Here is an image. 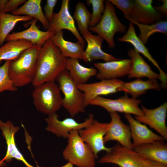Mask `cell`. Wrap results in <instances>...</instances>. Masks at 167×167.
Returning a JSON list of instances; mask_svg holds the SVG:
<instances>
[{
    "label": "cell",
    "instance_id": "1",
    "mask_svg": "<svg viewBox=\"0 0 167 167\" xmlns=\"http://www.w3.org/2000/svg\"><path fill=\"white\" fill-rule=\"evenodd\" d=\"M66 59L52 41L48 40L38 54L33 86L35 87L46 82L55 81L66 69Z\"/></svg>",
    "mask_w": 167,
    "mask_h": 167
},
{
    "label": "cell",
    "instance_id": "2",
    "mask_svg": "<svg viewBox=\"0 0 167 167\" xmlns=\"http://www.w3.org/2000/svg\"><path fill=\"white\" fill-rule=\"evenodd\" d=\"M41 47L35 45L23 51L15 60L10 61L9 75L16 88L32 83L35 78L37 59Z\"/></svg>",
    "mask_w": 167,
    "mask_h": 167
},
{
    "label": "cell",
    "instance_id": "3",
    "mask_svg": "<svg viewBox=\"0 0 167 167\" xmlns=\"http://www.w3.org/2000/svg\"><path fill=\"white\" fill-rule=\"evenodd\" d=\"M62 156L77 167H95L96 159L91 147L80 137L79 131H71Z\"/></svg>",
    "mask_w": 167,
    "mask_h": 167
},
{
    "label": "cell",
    "instance_id": "4",
    "mask_svg": "<svg viewBox=\"0 0 167 167\" xmlns=\"http://www.w3.org/2000/svg\"><path fill=\"white\" fill-rule=\"evenodd\" d=\"M56 80L60 91L64 95L62 106L73 118L85 111L84 95L70 76L66 69L58 75Z\"/></svg>",
    "mask_w": 167,
    "mask_h": 167
},
{
    "label": "cell",
    "instance_id": "5",
    "mask_svg": "<svg viewBox=\"0 0 167 167\" xmlns=\"http://www.w3.org/2000/svg\"><path fill=\"white\" fill-rule=\"evenodd\" d=\"M60 91L55 81L46 82L35 87L32 96L36 109L48 115L56 113L62 105Z\"/></svg>",
    "mask_w": 167,
    "mask_h": 167
},
{
    "label": "cell",
    "instance_id": "6",
    "mask_svg": "<svg viewBox=\"0 0 167 167\" xmlns=\"http://www.w3.org/2000/svg\"><path fill=\"white\" fill-rule=\"evenodd\" d=\"M105 9L101 20L95 26L88 29L101 36L106 41L109 47L112 49L115 46V35L118 32L126 33L127 27L118 19L115 7L109 0H105Z\"/></svg>",
    "mask_w": 167,
    "mask_h": 167
},
{
    "label": "cell",
    "instance_id": "7",
    "mask_svg": "<svg viewBox=\"0 0 167 167\" xmlns=\"http://www.w3.org/2000/svg\"><path fill=\"white\" fill-rule=\"evenodd\" d=\"M141 102L140 99L128 97L127 94L115 99L97 96L89 103V105L100 106L105 109L109 113L120 112L124 113L141 116L143 113L139 107Z\"/></svg>",
    "mask_w": 167,
    "mask_h": 167
},
{
    "label": "cell",
    "instance_id": "8",
    "mask_svg": "<svg viewBox=\"0 0 167 167\" xmlns=\"http://www.w3.org/2000/svg\"><path fill=\"white\" fill-rule=\"evenodd\" d=\"M143 157L133 149L118 143L111 148L109 152L103 156L98 162L114 164L120 167H141Z\"/></svg>",
    "mask_w": 167,
    "mask_h": 167
},
{
    "label": "cell",
    "instance_id": "9",
    "mask_svg": "<svg viewBox=\"0 0 167 167\" xmlns=\"http://www.w3.org/2000/svg\"><path fill=\"white\" fill-rule=\"evenodd\" d=\"M109 127V123H102L94 119L88 126L79 131V135L92 150L96 159L102 151L109 152L111 148L106 147L104 138Z\"/></svg>",
    "mask_w": 167,
    "mask_h": 167
},
{
    "label": "cell",
    "instance_id": "10",
    "mask_svg": "<svg viewBox=\"0 0 167 167\" xmlns=\"http://www.w3.org/2000/svg\"><path fill=\"white\" fill-rule=\"evenodd\" d=\"M94 116L92 113L88 115V118L83 122H79L73 118H67L60 120L56 113L48 115L45 120L47 124L46 130L59 137L68 138L71 131L75 130L79 131L90 125L94 120Z\"/></svg>",
    "mask_w": 167,
    "mask_h": 167
},
{
    "label": "cell",
    "instance_id": "11",
    "mask_svg": "<svg viewBox=\"0 0 167 167\" xmlns=\"http://www.w3.org/2000/svg\"><path fill=\"white\" fill-rule=\"evenodd\" d=\"M124 82L118 79H104L97 82L77 86L84 93V105L86 107L89 105L92 100L97 96L122 91V85Z\"/></svg>",
    "mask_w": 167,
    "mask_h": 167
},
{
    "label": "cell",
    "instance_id": "12",
    "mask_svg": "<svg viewBox=\"0 0 167 167\" xmlns=\"http://www.w3.org/2000/svg\"><path fill=\"white\" fill-rule=\"evenodd\" d=\"M69 0H63L60 9L57 13H54L47 31L54 34L62 29L70 31L84 46L85 41L81 36L76 28L73 17L71 15L69 11Z\"/></svg>",
    "mask_w": 167,
    "mask_h": 167
},
{
    "label": "cell",
    "instance_id": "13",
    "mask_svg": "<svg viewBox=\"0 0 167 167\" xmlns=\"http://www.w3.org/2000/svg\"><path fill=\"white\" fill-rule=\"evenodd\" d=\"M111 121L108 129L104 137L105 144L111 141H116L122 146L133 149L129 126L125 124L116 112L109 113Z\"/></svg>",
    "mask_w": 167,
    "mask_h": 167
},
{
    "label": "cell",
    "instance_id": "14",
    "mask_svg": "<svg viewBox=\"0 0 167 167\" xmlns=\"http://www.w3.org/2000/svg\"><path fill=\"white\" fill-rule=\"evenodd\" d=\"M141 109L143 114L141 116H135V118L141 123L149 125L157 131L165 140H167V127L166 124L167 102H165L153 109H148L142 105Z\"/></svg>",
    "mask_w": 167,
    "mask_h": 167
},
{
    "label": "cell",
    "instance_id": "15",
    "mask_svg": "<svg viewBox=\"0 0 167 167\" xmlns=\"http://www.w3.org/2000/svg\"><path fill=\"white\" fill-rule=\"evenodd\" d=\"M0 129L7 145L6 152L2 159V160L9 162L14 158L22 161L26 167H43L38 165L36 166L30 165L18 149L15 142V135L19 130V127L15 126L10 121L4 122L0 120Z\"/></svg>",
    "mask_w": 167,
    "mask_h": 167
},
{
    "label": "cell",
    "instance_id": "16",
    "mask_svg": "<svg viewBox=\"0 0 167 167\" xmlns=\"http://www.w3.org/2000/svg\"><path fill=\"white\" fill-rule=\"evenodd\" d=\"M97 70L96 78L100 80L118 79L129 73L132 61L131 59H120L104 62L94 63Z\"/></svg>",
    "mask_w": 167,
    "mask_h": 167
},
{
    "label": "cell",
    "instance_id": "17",
    "mask_svg": "<svg viewBox=\"0 0 167 167\" xmlns=\"http://www.w3.org/2000/svg\"><path fill=\"white\" fill-rule=\"evenodd\" d=\"M82 36L87 43L82 58L85 62L88 63L97 60H102L106 62L121 59L102 50L101 47L104 40L100 35H93L89 31Z\"/></svg>",
    "mask_w": 167,
    "mask_h": 167
},
{
    "label": "cell",
    "instance_id": "18",
    "mask_svg": "<svg viewBox=\"0 0 167 167\" xmlns=\"http://www.w3.org/2000/svg\"><path fill=\"white\" fill-rule=\"evenodd\" d=\"M124 115L129 124L133 148L156 141L165 140L160 135L152 132L145 124L134 118L131 114L124 113Z\"/></svg>",
    "mask_w": 167,
    "mask_h": 167
},
{
    "label": "cell",
    "instance_id": "19",
    "mask_svg": "<svg viewBox=\"0 0 167 167\" xmlns=\"http://www.w3.org/2000/svg\"><path fill=\"white\" fill-rule=\"evenodd\" d=\"M133 24L130 22L129 28L126 33L123 36L118 38V41L129 43L134 47V49L139 53L143 54L158 69L161 77V86L166 88L167 86V75L161 68L158 62L152 57L148 49L140 40L137 36Z\"/></svg>",
    "mask_w": 167,
    "mask_h": 167
},
{
    "label": "cell",
    "instance_id": "20",
    "mask_svg": "<svg viewBox=\"0 0 167 167\" xmlns=\"http://www.w3.org/2000/svg\"><path fill=\"white\" fill-rule=\"evenodd\" d=\"M37 22L36 19H33L29 28L22 31L9 34L5 41L24 40L41 47L54 34L48 31H44L39 30L36 25Z\"/></svg>",
    "mask_w": 167,
    "mask_h": 167
},
{
    "label": "cell",
    "instance_id": "21",
    "mask_svg": "<svg viewBox=\"0 0 167 167\" xmlns=\"http://www.w3.org/2000/svg\"><path fill=\"white\" fill-rule=\"evenodd\" d=\"M127 54L132 61L131 70L128 75L129 79L134 78L138 79L145 77L149 79L160 80L159 74L153 71L151 67L134 48L130 49Z\"/></svg>",
    "mask_w": 167,
    "mask_h": 167
},
{
    "label": "cell",
    "instance_id": "22",
    "mask_svg": "<svg viewBox=\"0 0 167 167\" xmlns=\"http://www.w3.org/2000/svg\"><path fill=\"white\" fill-rule=\"evenodd\" d=\"M133 150L145 158L167 165V144L164 141L143 144Z\"/></svg>",
    "mask_w": 167,
    "mask_h": 167
},
{
    "label": "cell",
    "instance_id": "23",
    "mask_svg": "<svg viewBox=\"0 0 167 167\" xmlns=\"http://www.w3.org/2000/svg\"><path fill=\"white\" fill-rule=\"evenodd\" d=\"M63 34V32L61 30L54 34L50 39L65 58L82 59L84 51V46L78 41L73 42L66 40Z\"/></svg>",
    "mask_w": 167,
    "mask_h": 167
},
{
    "label": "cell",
    "instance_id": "24",
    "mask_svg": "<svg viewBox=\"0 0 167 167\" xmlns=\"http://www.w3.org/2000/svg\"><path fill=\"white\" fill-rule=\"evenodd\" d=\"M66 69L77 85L87 83L90 78L96 76L97 73L96 68L84 67L80 64L78 59L68 58Z\"/></svg>",
    "mask_w": 167,
    "mask_h": 167
},
{
    "label": "cell",
    "instance_id": "25",
    "mask_svg": "<svg viewBox=\"0 0 167 167\" xmlns=\"http://www.w3.org/2000/svg\"><path fill=\"white\" fill-rule=\"evenodd\" d=\"M122 91L129 93L132 97L136 98L145 94L148 90L159 91L161 89V87L157 79H149L144 80L138 78L130 82H124L122 85Z\"/></svg>",
    "mask_w": 167,
    "mask_h": 167
},
{
    "label": "cell",
    "instance_id": "26",
    "mask_svg": "<svg viewBox=\"0 0 167 167\" xmlns=\"http://www.w3.org/2000/svg\"><path fill=\"white\" fill-rule=\"evenodd\" d=\"M41 0H28L20 7L11 12L15 15H25L40 21L43 27L47 30L49 22L43 13L41 6Z\"/></svg>",
    "mask_w": 167,
    "mask_h": 167
},
{
    "label": "cell",
    "instance_id": "27",
    "mask_svg": "<svg viewBox=\"0 0 167 167\" xmlns=\"http://www.w3.org/2000/svg\"><path fill=\"white\" fill-rule=\"evenodd\" d=\"M34 45L31 42L24 40L7 41L0 47V62L15 60L23 51Z\"/></svg>",
    "mask_w": 167,
    "mask_h": 167
},
{
    "label": "cell",
    "instance_id": "28",
    "mask_svg": "<svg viewBox=\"0 0 167 167\" xmlns=\"http://www.w3.org/2000/svg\"><path fill=\"white\" fill-rule=\"evenodd\" d=\"M134 2L141 24H151L162 21L163 16L154 8L152 0H134Z\"/></svg>",
    "mask_w": 167,
    "mask_h": 167
},
{
    "label": "cell",
    "instance_id": "29",
    "mask_svg": "<svg viewBox=\"0 0 167 167\" xmlns=\"http://www.w3.org/2000/svg\"><path fill=\"white\" fill-rule=\"evenodd\" d=\"M33 19L28 16L15 15L0 11V46H2L7 36L18 22Z\"/></svg>",
    "mask_w": 167,
    "mask_h": 167
},
{
    "label": "cell",
    "instance_id": "30",
    "mask_svg": "<svg viewBox=\"0 0 167 167\" xmlns=\"http://www.w3.org/2000/svg\"><path fill=\"white\" fill-rule=\"evenodd\" d=\"M128 20L138 27L140 33L138 37L144 45L147 43L149 37L156 32L161 33L166 36L167 35L166 21H161L151 24H145L130 19Z\"/></svg>",
    "mask_w": 167,
    "mask_h": 167
},
{
    "label": "cell",
    "instance_id": "31",
    "mask_svg": "<svg viewBox=\"0 0 167 167\" xmlns=\"http://www.w3.org/2000/svg\"><path fill=\"white\" fill-rule=\"evenodd\" d=\"M75 7L73 18L77 22L80 32L83 35L89 31L91 14L84 4L82 2H78Z\"/></svg>",
    "mask_w": 167,
    "mask_h": 167
},
{
    "label": "cell",
    "instance_id": "32",
    "mask_svg": "<svg viewBox=\"0 0 167 167\" xmlns=\"http://www.w3.org/2000/svg\"><path fill=\"white\" fill-rule=\"evenodd\" d=\"M114 6L121 10L124 17L140 23V19L136 7L134 0H109Z\"/></svg>",
    "mask_w": 167,
    "mask_h": 167
},
{
    "label": "cell",
    "instance_id": "33",
    "mask_svg": "<svg viewBox=\"0 0 167 167\" xmlns=\"http://www.w3.org/2000/svg\"><path fill=\"white\" fill-rule=\"evenodd\" d=\"M104 0H88L86 1L88 5H91L92 12L89 25V28L97 25L101 20L105 9Z\"/></svg>",
    "mask_w": 167,
    "mask_h": 167
},
{
    "label": "cell",
    "instance_id": "34",
    "mask_svg": "<svg viewBox=\"0 0 167 167\" xmlns=\"http://www.w3.org/2000/svg\"><path fill=\"white\" fill-rule=\"evenodd\" d=\"M10 61H6L0 66V93L5 91H15L17 88L14 85L8 73V68ZM1 62H0V64Z\"/></svg>",
    "mask_w": 167,
    "mask_h": 167
},
{
    "label": "cell",
    "instance_id": "35",
    "mask_svg": "<svg viewBox=\"0 0 167 167\" xmlns=\"http://www.w3.org/2000/svg\"><path fill=\"white\" fill-rule=\"evenodd\" d=\"M26 1V0H8L3 9L1 12L4 13L9 12L11 13L17 9L19 6L24 4Z\"/></svg>",
    "mask_w": 167,
    "mask_h": 167
},
{
    "label": "cell",
    "instance_id": "36",
    "mask_svg": "<svg viewBox=\"0 0 167 167\" xmlns=\"http://www.w3.org/2000/svg\"><path fill=\"white\" fill-rule=\"evenodd\" d=\"M57 0H47L44 7L45 16L49 22L50 21L54 12V8L57 2Z\"/></svg>",
    "mask_w": 167,
    "mask_h": 167
},
{
    "label": "cell",
    "instance_id": "37",
    "mask_svg": "<svg viewBox=\"0 0 167 167\" xmlns=\"http://www.w3.org/2000/svg\"><path fill=\"white\" fill-rule=\"evenodd\" d=\"M141 167H167V165L143 157L141 161Z\"/></svg>",
    "mask_w": 167,
    "mask_h": 167
},
{
    "label": "cell",
    "instance_id": "38",
    "mask_svg": "<svg viewBox=\"0 0 167 167\" xmlns=\"http://www.w3.org/2000/svg\"><path fill=\"white\" fill-rule=\"evenodd\" d=\"M162 4L159 6H154V8L158 12L161 14L163 16H167V0H160Z\"/></svg>",
    "mask_w": 167,
    "mask_h": 167
},
{
    "label": "cell",
    "instance_id": "39",
    "mask_svg": "<svg viewBox=\"0 0 167 167\" xmlns=\"http://www.w3.org/2000/svg\"><path fill=\"white\" fill-rule=\"evenodd\" d=\"M8 0H0V11H2Z\"/></svg>",
    "mask_w": 167,
    "mask_h": 167
},
{
    "label": "cell",
    "instance_id": "40",
    "mask_svg": "<svg viewBox=\"0 0 167 167\" xmlns=\"http://www.w3.org/2000/svg\"><path fill=\"white\" fill-rule=\"evenodd\" d=\"M54 167H74L73 165L70 162H68L66 164L60 166H54Z\"/></svg>",
    "mask_w": 167,
    "mask_h": 167
},
{
    "label": "cell",
    "instance_id": "41",
    "mask_svg": "<svg viewBox=\"0 0 167 167\" xmlns=\"http://www.w3.org/2000/svg\"><path fill=\"white\" fill-rule=\"evenodd\" d=\"M6 163L2 159L0 161V167H5L6 166Z\"/></svg>",
    "mask_w": 167,
    "mask_h": 167
}]
</instances>
